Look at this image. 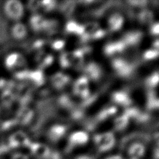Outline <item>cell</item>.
<instances>
[{
	"label": "cell",
	"mask_w": 159,
	"mask_h": 159,
	"mask_svg": "<svg viewBox=\"0 0 159 159\" xmlns=\"http://www.w3.org/2000/svg\"><path fill=\"white\" fill-rule=\"evenodd\" d=\"M32 115L33 112L30 109L25 108L21 111L19 115V119L22 123L26 124L31 119Z\"/></svg>",
	"instance_id": "cell-27"
},
{
	"label": "cell",
	"mask_w": 159,
	"mask_h": 159,
	"mask_svg": "<svg viewBox=\"0 0 159 159\" xmlns=\"http://www.w3.org/2000/svg\"><path fill=\"white\" fill-rule=\"evenodd\" d=\"M151 33L154 35H158L159 33V24L158 22L154 24L151 28Z\"/></svg>",
	"instance_id": "cell-38"
},
{
	"label": "cell",
	"mask_w": 159,
	"mask_h": 159,
	"mask_svg": "<svg viewBox=\"0 0 159 159\" xmlns=\"http://www.w3.org/2000/svg\"><path fill=\"white\" fill-rule=\"evenodd\" d=\"M159 75L158 72H155L151 75L146 80V84L150 88H154L157 86L158 83Z\"/></svg>",
	"instance_id": "cell-29"
},
{
	"label": "cell",
	"mask_w": 159,
	"mask_h": 159,
	"mask_svg": "<svg viewBox=\"0 0 159 159\" xmlns=\"http://www.w3.org/2000/svg\"><path fill=\"white\" fill-rule=\"evenodd\" d=\"M145 150V145L140 142L131 143L127 150V159H142Z\"/></svg>",
	"instance_id": "cell-10"
},
{
	"label": "cell",
	"mask_w": 159,
	"mask_h": 159,
	"mask_svg": "<svg viewBox=\"0 0 159 159\" xmlns=\"http://www.w3.org/2000/svg\"><path fill=\"white\" fill-rule=\"evenodd\" d=\"M89 140L88 134L84 131H76L70 134L66 145L68 151L84 146Z\"/></svg>",
	"instance_id": "cell-4"
},
{
	"label": "cell",
	"mask_w": 159,
	"mask_h": 159,
	"mask_svg": "<svg viewBox=\"0 0 159 159\" xmlns=\"http://www.w3.org/2000/svg\"><path fill=\"white\" fill-rule=\"evenodd\" d=\"M126 46L122 40L112 42L104 47V53L107 56H112L124 50Z\"/></svg>",
	"instance_id": "cell-13"
},
{
	"label": "cell",
	"mask_w": 159,
	"mask_h": 159,
	"mask_svg": "<svg viewBox=\"0 0 159 159\" xmlns=\"http://www.w3.org/2000/svg\"><path fill=\"white\" fill-rule=\"evenodd\" d=\"M93 142L98 152L106 153L114 147L116 138L112 132H107L96 134L93 137Z\"/></svg>",
	"instance_id": "cell-2"
},
{
	"label": "cell",
	"mask_w": 159,
	"mask_h": 159,
	"mask_svg": "<svg viewBox=\"0 0 159 159\" xmlns=\"http://www.w3.org/2000/svg\"><path fill=\"white\" fill-rule=\"evenodd\" d=\"M27 78L34 81L37 84H41L43 82V75L41 70H36L33 71H29Z\"/></svg>",
	"instance_id": "cell-24"
},
{
	"label": "cell",
	"mask_w": 159,
	"mask_h": 159,
	"mask_svg": "<svg viewBox=\"0 0 159 159\" xmlns=\"http://www.w3.org/2000/svg\"><path fill=\"white\" fill-rule=\"evenodd\" d=\"M112 66L117 73L121 76H129L132 70V66L125 60L116 58L112 61Z\"/></svg>",
	"instance_id": "cell-12"
},
{
	"label": "cell",
	"mask_w": 159,
	"mask_h": 159,
	"mask_svg": "<svg viewBox=\"0 0 159 159\" xmlns=\"http://www.w3.org/2000/svg\"><path fill=\"white\" fill-rule=\"evenodd\" d=\"M104 35H105V31L103 29H101L99 27L93 34L90 39H98L103 37Z\"/></svg>",
	"instance_id": "cell-34"
},
{
	"label": "cell",
	"mask_w": 159,
	"mask_h": 159,
	"mask_svg": "<svg viewBox=\"0 0 159 159\" xmlns=\"http://www.w3.org/2000/svg\"><path fill=\"white\" fill-rule=\"evenodd\" d=\"M85 76L93 80H97L101 75V70L99 65L94 62L89 63L84 69Z\"/></svg>",
	"instance_id": "cell-15"
},
{
	"label": "cell",
	"mask_w": 159,
	"mask_h": 159,
	"mask_svg": "<svg viewBox=\"0 0 159 159\" xmlns=\"http://www.w3.org/2000/svg\"><path fill=\"white\" fill-rule=\"evenodd\" d=\"M27 147L30 154L35 159H45L52 151L47 145L39 142H30Z\"/></svg>",
	"instance_id": "cell-6"
},
{
	"label": "cell",
	"mask_w": 159,
	"mask_h": 159,
	"mask_svg": "<svg viewBox=\"0 0 159 159\" xmlns=\"http://www.w3.org/2000/svg\"><path fill=\"white\" fill-rule=\"evenodd\" d=\"M49 20L45 19L39 14H35L30 17L29 19V24L32 29L36 32L41 30H48L50 25Z\"/></svg>",
	"instance_id": "cell-11"
},
{
	"label": "cell",
	"mask_w": 159,
	"mask_h": 159,
	"mask_svg": "<svg viewBox=\"0 0 159 159\" xmlns=\"http://www.w3.org/2000/svg\"><path fill=\"white\" fill-rule=\"evenodd\" d=\"M66 30L70 33L81 36L84 32V25L78 24L75 21H69L66 25Z\"/></svg>",
	"instance_id": "cell-19"
},
{
	"label": "cell",
	"mask_w": 159,
	"mask_h": 159,
	"mask_svg": "<svg viewBox=\"0 0 159 159\" xmlns=\"http://www.w3.org/2000/svg\"><path fill=\"white\" fill-rule=\"evenodd\" d=\"M142 33L140 31H131L125 34L122 39V41L127 47V45H137L142 39Z\"/></svg>",
	"instance_id": "cell-14"
},
{
	"label": "cell",
	"mask_w": 159,
	"mask_h": 159,
	"mask_svg": "<svg viewBox=\"0 0 159 159\" xmlns=\"http://www.w3.org/2000/svg\"><path fill=\"white\" fill-rule=\"evenodd\" d=\"M73 57V52L63 53L60 57V63L63 68H67L71 65Z\"/></svg>",
	"instance_id": "cell-23"
},
{
	"label": "cell",
	"mask_w": 159,
	"mask_h": 159,
	"mask_svg": "<svg viewBox=\"0 0 159 159\" xmlns=\"http://www.w3.org/2000/svg\"><path fill=\"white\" fill-rule=\"evenodd\" d=\"M129 123V117L125 114H122L114 120V127L117 130L124 129Z\"/></svg>",
	"instance_id": "cell-22"
},
{
	"label": "cell",
	"mask_w": 159,
	"mask_h": 159,
	"mask_svg": "<svg viewBox=\"0 0 159 159\" xmlns=\"http://www.w3.org/2000/svg\"><path fill=\"white\" fill-rule=\"evenodd\" d=\"M124 19L119 14H114L111 15L108 20V25L111 31H117L119 30L123 24Z\"/></svg>",
	"instance_id": "cell-17"
},
{
	"label": "cell",
	"mask_w": 159,
	"mask_h": 159,
	"mask_svg": "<svg viewBox=\"0 0 159 159\" xmlns=\"http://www.w3.org/2000/svg\"><path fill=\"white\" fill-rule=\"evenodd\" d=\"M45 159H62V157L58 152L52 150Z\"/></svg>",
	"instance_id": "cell-37"
},
{
	"label": "cell",
	"mask_w": 159,
	"mask_h": 159,
	"mask_svg": "<svg viewBox=\"0 0 159 159\" xmlns=\"http://www.w3.org/2000/svg\"><path fill=\"white\" fill-rule=\"evenodd\" d=\"M9 35L14 40H24L27 35V28L20 21L12 22L9 26Z\"/></svg>",
	"instance_id": "cell-5"
},
{
	"label": "cell",
	"mask_w": 159,
	"mask_h": 159,
	"mask_svg": "<svg viewBox=\"0 0 159 159\" xmlns=\"http://www.w3.org/2000/svg\"><path fill=\"white\" fill-rule=\"evenodd\" d=\"M40 6V1H30L28 2L27 7L32 11H36Z\"/></svg>",
	"instance_id": "cell-36"
},
{
	"label": "cell",
	"mask_w": 159,
	"mask_h": 159,
	"mask_svg": "<svg viewBox=\"0 0 159 159\" xmlns=\"http://www.w3.org/2000/svg\"><path fill=\"white\" fill-rule=\"evenodd\" d=\"M124 114H125L129 118V117H137L140 115L139 114V111L135 107L132 108H129L127 109L125 111Z\"/></svg>",
	"instance_id": "cell-32"
},
{
	"label": "cell",
	"mask_w": 159,
	"mask_h": 159,
	"mask_svg": "<svg viewBox=\"0 0 159 159\" xmlns=\"http://www.w3.org/2000/svg\"><path fill=\"white\" fill-rule=\"evenodd\" d=\"M153 46L154 47H155V49L158 50V40L156 39L155 41L153 43Z\"/></svg>",
	"instance_id": "cell-42"
},
{
	"label": "cell",
	"mask_w": 159,
	"mask_h": 159,
	"mask_svg": "<svg viewBox=\"0 0 159 159\" xmlns=\"http://www.w3.org/2000/svg\"><path fill=\"white\" fill-rule=\"evenodd\" d=\"M74 159H94V158L87 154H81L77 155Z\"/></svg>",
	"instance_id": "cell-40"
},
{
	"label": "cell",
	"mask_w": 159,
	"mask_h": 159,
	"mask_svg": "<svg viewBox=\"0 0 159 159\" xmlns=\"http://www.w3.org/2000/svg\"><path fill=\"white\" fill-rule=\"evenodd\" d=\"M67 131V127L63 125L56 124L52 126L47 131V136L52 142L56 143L60 141L65 136Z\"/></svg>",
	"instance_id": "cell-9"
},
{
	"label": "cell",
	"mask_w": 159,
	"mask_h": 159,
	"mask_svg": "<svg viewBox=\"0 0 159 159\" xmlns=\"http://www.w3.org/2000/svg\"><path fill=\"white\" fill-rule=\"evenodd\" d=\"M153 14L149 10H143L139 14V20L143 24L150 23L152 20Z\"/></svg>",
	"instance_id": "cell-28"
},
{
	"label": "cell",
	"mask_w": 159,
	"mask_h": 159,
	"mask_svg": "<svg viewBox=\"0 0 159 159\" xmlns=\"http://www.w3.org/2000/svg\"><path fill=\"white\" fill-rule=\"evenodd\" d=\"M56 2L54 1H40V5H42L44 9L47 11L52 9L55 6Z\"/></svg>",
	"instance_id": "cell-33"
},
{
	"label": "cell",
	"mask_w": 159,
	"mask_h": 159,
	"mask_svg": "<svg viewBox=\"0 0 159 159\" xmlns=\"http://www.w3.org/2000/svg\"><path fill=\"white\" fill-rule=\"evenodd\" d=\"M73 92L75 94L82 98H86L89 93L88 86V79L83 76L76 80L73 85Z\"/></svg>",
	"instance_id": "cell-8"
},
{
	"label": "cell",
	"mask_w": 159,
	"mask_h": 159,
	"mask_svg": "<svg viewBox=\"0 0 159 159\" xmlns=\"http://www.w3.org/2000/svg\"><path fill=\"white\" fill-rule=\"evenodd\" d=\"M53 60V57L52 55L40 53L37 57V61L39 65L42 68H45L52 64Z\"/></svg>",
	"instance_id": "cell-20"
},
{
	"label": "cell",
	"mask_w": 159,
	"mask_h": 159,
	"mask_svg": "<svg viewBox=\"0 0 159 159\" xmlns=\"http://www.w3.org/2000/svg\"><path fill=\"white\" fill-rule=\"evenodd\" d=\"M8 159H30V157L24 152L16 150L9 155Z\"/></svg>",
	"instance_id": "cell-30"
},
{
	"label": "cell",
	"mask_w": 159,
	"mask_h": 159,
	"mask_svg": "<svg viewBox=\"0 0 159 159\" xmlns=\"http://www.w3.org/2000/svg\"><path fill=\"white\" fill-rule=\"evenodd\" d=\"M117 111V109L115 106H111L107 109H104L102 111L99 115V119L103 120L105 119H107V117L114 115Z\"/></svg>",
	"instance_id": "cell-26"
},
{
	"label": "cell",
	"mask_w": 159,
	"mask_h": 159,
	"mask_svg": "<svg viewBox=\"0 0 159 159\" xmlns=\"http://www.w3.org/2000/svg\"><path fill=\"white\" fill-rule=\"evenodd\" d=\"M30 141L25 133L22 132H17L11 136L7 144L10 149L16 151L21 147H27Z\"/></svg>",
	"instance_id": "cell-7"
},
{
	"label": "cell",
	"mask_w": 159,
	"mask_h": 159,
	"mask_svg": "<svg viewBox=\"0 0 159 159\" xmlns=\"http://www.w3.org/2000/svg\"><path fill=\"white\" fill-rule=\"evenodd\" d=\"M73 52V57L72 64L75 68H80L83 65L84 61V52L81 49H78L75 50Z\"/></svg>",
	"instance_id": "cell-21"
},
{
	"label": "cell",
	"mask_w": 159,
	"mask_h": 159,
	"mask_svg": "<svg viewBox=\"0 0 159 159\" xmlns=\"http://www.w3.org/2000/svg\"><path fill=\"white\" fill-rule=\"evenodd\" d=\"M147 107L149 109L158 107V98L157 93L155 91H152L149 93L147 102Z\"/></svg>",
	"instance_id": "cell-25"
},
{
	"label": "cell",
	"mask_w": 159,
	"mask_h": 159,
	"mask_svg": "<svg viewBox=\"0 0 159 159\" xmlns=\"http://www.w3.org/2000/svg\"><path fill=\"white\" fill-rule=\"evenodd\" d=\"M130 3L134 4V5H144L146 3V1H130Z\"/></svg>",
	"instance_id": "cell-41"
},
{
	"label": "cell",
	"mask_w": 159,
	"mask_h": 159,
	"mask_svg": "<svg viewBox=\"0 0 159 159\" xmlns=\"http://www.w3.org/2000/svg\"><path fill=\"white\" fill-rule=\"evenodd\" d=\"M65 45V41L63 40H57L53 42L52 47L54 50H59L63 48Z\"/></svg>",
	"instance_id": "cell-35"
},
{
	"label": "cell",
	"mask_w": 159,
	"mask_h": 159,
	"mask_svg": "<svg viewBox=\"0 0 159 159\" xmlns=\"http://www.w3.org/2000/svg\"><path fill=\"white\" fill-rule=\"evenodd\" d=\"M3 65L6 70L11 71H16L18 74L20 73V70H22L26 65V60L21 53L12 52L4 56Z\"/></svg>",
	"instance_id": "cell-3"
},
{
	"label": "cell",
	"mask_w": 159,
	"mask_h": 159,
	"mask_svg": "<svg viewBox=\"0 0 159 159\" xmlns=\"http://www.w3.org/2000/svg\"><path fill=\"white\" fill-rule=\"evenodd\" d=\"M104 159H125L122 155L119 154H113L106 157Z\"/></svg>",
	"instance_id": "cell-39"
},
{
	"label": "cell",
	"mask_w": 159,
	"mask_h": 159,
	"mask_svg": "<svg viewBox=\"0 0 159 159\" xmlns=\"http://www.w3.org/2000/svg\"><path fill=\"white\" fill-rule=\"evenodd\" d=\"M112 100L116 103L122 106H129L132 103L130 97L123 91H117L113 93Z\"/></svg>",
	"instance_id": "cell-18"
},
{
	"label": "cell",
	"mask_w": 159,
	"mask_h": 159,
	"mask_svg": "<svg viewBox=\"0 0 159 159\" xmlns=\"http://www.w3.org/2000/svg\"><path fill=\"white\" fill-rule=\"evenodd\" d=\"M51 81L55 88L62 89L69 83L70 78L68 75L62 73H57L52 76Z\"/></svg>",
	"instance_id": "cell-16"
},
{
	"label": "cell",
	"mask_w": 159,
	"mask_h": 159,
	"mask_svg": "<svg viewBox=\"0 0 159 159\" xmlns=\"http://www.w3.org/2000/svg\"><path fill=\"white\" fill-rule=\"evenodd\" d=\"M0 11L7 20L14 22L20 21L24 14V6L18 0H7L1 3Z\"/></svg>",
	"instance_id": "cell-1"
},
{
	"label": "cell",
	"mask_w": 159,
	"mask_h": 159,
	"mask_svg": "<svg viewBox=\"0 0 159 159\" xmlns=\"http://www.w3.org/2000/svg\"><path fill=\"white\" fill-rule=\"evenodd\" d=\"M158 55V50L150 49L146 50L143 53V58L145 60H152L156 58Z\"/></svg>",
	"instance_id": "cell-31"
}]
</instances>
